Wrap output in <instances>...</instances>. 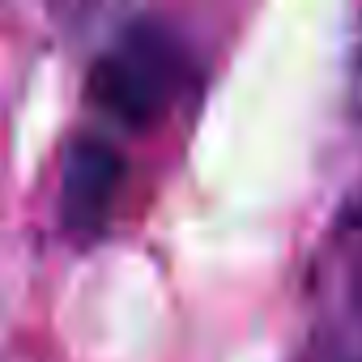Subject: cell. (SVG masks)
<instances>
[{"mask_svg": "<svg viewBox=\"0 0 362 362\" xmlns=\"http://www.w3.org/2000/svg\"><path fill=\"white\" fill-rule=\"evenodd\" d=\"M188 77V52L166 22H128L90 69V98L124 128H149L166 115Z\"/></svg>", "mask_w": 362, "mask_h": 362, "instance_id": "1", "label": "cell"}, {"mask_svg": "<svg viewBox=\"0 0 362 362\" xmlns=\"http://www.w3.org/2000/svg\"><path fill=\"white\" fill-rule=\"evenodd\" d=\"M307 298V362H362V188L324 230Z\"/></svg>", "mask_w": 362, "mask_h": 362, "instance_id": "2", "label": "cell"}, {"mask_svg": "<svg viewBox=\"0 0 362 362\" xmlns=\"http://www.w3.org/2000/svg\"><path fill=\"white\" fill-rule=\"evenodd\" d=\"M124 188V153L103 136H73L60 175V218L73 235H98Z\"/></svg>", "mask_w": 362, "mask_h": 362, "instance_id": "3", "label": "cell"}]
</instances>
